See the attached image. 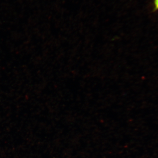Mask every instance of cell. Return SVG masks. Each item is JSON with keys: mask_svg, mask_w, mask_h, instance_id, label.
Here are the masks:
<instances>
[{"mask_svg": "<svg viewBox=\"0 0 158 158\" xmlns=\"http://www.w3.org/2000/svg\"><path fill=\"white\" fill-rule=\"evenodd\" d=\"M155 4L156 9H158V0L155 1Z\"/></svg>", "mask_w": 158, "mask_h": 158, "instance_id": "cell-1", "label": "cell"}]
</instances>
